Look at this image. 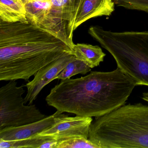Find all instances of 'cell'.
Returning a JSON list of instances; mask_svg holds the SVG:
<instances>
[{"label": "cell", "mask_w": 148, "mask_h": 148, "mask_svg": "<svg viewBox=\"0 0 148 148\" xmlns=\"http://www.w3.org/2000/svg\"><path fill=\"white\" fill-rule=\"evenodd\" d=\"M73 54L63 40L28 22H0V80L29 81L44 66Z\"/></svg>", "instance_id": "1"}, {"label": "cell", "mask_w": 148, "mask_h": 148, "mask_svg": "<svg viewBox=\"0 0 148 148\" xmlns=\"http://www.w3.org/2000/svg\"><path fill=\"white\" fill-rule=\"evenodd\" d=\"M136 86L134 80L117 67L110 72L92 71L80 78L61 80L45 100L63 113L96 118L125 105Z\"/></svg>", "instance_id": "2"}, {"label": "cell", "mask_w": 148, "mask_h": 148, "mask_svg": "<svg viewBox=\"0 0 148 148\" xmlns=\"http://www.w3.org/2000/svg\"><path fill=\"white\" fill-rule=\"evenodd\" d=\"M88 138L99 148H148V106L124 105L96 117Z\"/></svg>", "instance_id": "3"}, {"label": "cell", "mask_w": 148, "mask_h": 148, "mask_svg": "<svg viewBox=\"0 0 148 148\" xmlns=\"http://www.w3.org/2000/svg\"><path fill=\"white\" fill-rule=\"evenodd\" d=\"M88 33L110 53L117 67L136 86H148V31L115 32L93 26Z\"/></svg>", "instance_id": "4"}, {"label": "cell", "mask_w": 148, "mask_h": 148, "mask_svg": "<svg viewBox=\"0 0 148 148\" xmlns=\"http://www.w3.org/2000/svg\"><path fill=\"white\" fill-rule=\"evenodd\" d=\"M25 85L11 80L0 88V130L17 127L39 121L47 116L35 105H25Z\"/></svg>", "instance_id": "5"}, {"label": "cell", "mask_w": 148, "mask_h": 148, "mask_svg": "<svg viewBox=\"0 0 148 148\" xmlns=\"http://www.w3.org/2000/svg\"><path fill=\"white\" fill-rule=\"evenodd\" d=\"M92 118L64 114L54 125L37 136L49 137L59 142L76 138L88 139Z\"/></svg>", "instance_id": "6"}, {"label": "cell", "mask_w": 148, "mask_h": 148, "mask_svg": "<svg viewBox=\"0 0 148 148\" xmlns=\"http://www.w3.org/2000/svg\"><path fill=\"white\" fill-rule=\"evenodd\" d=\"M76 57L70 54L55 60L44 66L34 75L33 79L25 85L27 93L25 97V104L31 105L36 100L43 88L55 79L65 67Z\"/></svg>", "instance_id": "7"}, {"label": "cell", "mask_w": 148, "mask_h": 148, "mask_svg": "<svg viewBox=\"0 0 148 148\" xmlns=\"http://www.w3.org/2000/svg\"><path fill=\"white\" fill-rule=\"evenodd\" d=\"M64 115L63 112L57 110L52 115L37 122L17 127L3 128L0 130V139L15 141L37 136L54 125Z\"/></svg>", "instance_id": "8"}, {"label": "cell", "mask_w": 148, "mask_h": 148, "mask_svg": "<svg viewBox=\"0 0 148 148\" xmlns=\"http://www.w3.org/2000/svg\"><path fill=\"white\" fill-rule=\"evenodd\" d=\"M115 5L113 0H79L73 19V31L90 19L111 15Z\"/></svg>", "instance_id": "9"}, {"label": "cell", "mask_w": 148, "mask_h": 148, "mask_svg": "<svg viewBox=\"0 0 148 148\" xmlns=\"http://www.w3.org/2000/svg\"><path fill=\"white\" fill-rule=\"evenodd\" d=\"M0 19L8 23L29 22L25 3L21 0H0Z\"/></svg>", "instance_id": "10"}, {"label": "cell", "mask_w": 148, "mask_h": 148, "mask_svg": "<svg viewBox=\"0 0 148 148\" xmlns=\"http://www.w3.org/2000/svg\"><path fill=\"white\" fill-rule=\"evenodd\" d=\"M73 54L79 60L83 61L91 68L99 65L103 62L106 54L98 46L89 44H74Z\"/></svg>", "instance_id": "11"}, {"label": "cell", "mask_w": 148, "mask_h": 148, "mask_svg": "<svg viewBox=\"0 0 148 148\" xmlns=\"http://www.w3.org/2000/svg\"><path fill=\"white\" fill-rule=\"evenodd\" d=\"M51 139L49 137L36 136L15 141L0 139V148H40L43 143Z\"/></svg>", "instance_id": "12"}, {"label": "cell", "mask_w": 148, "mask_h": 148, "mask_svg": "<svg viewBox=\"0 0 148 148\" xmlns=\"http://www.w3.org/2000/svg\"><path fill=\"white\" fill-rule=\"evenodd\" d=\"M91 69L83 61L76 58L66 65L56 79L63 80L71 78L77 74L85 75L90 72Z\"/></svg>", "instance_id": "13"}, {"label": "cell", "mask_w": 148, "mask_h": 148, "mask_svg": "<svg viewBox=\"0 0 148 148\" xmlns=\"http://www.w3.org/2000/svg\"><path fill=\"white\" fill-rule=\"evenodd\" d=\"M56 148H99L88 139L76 138L58 142Z\"/></svg>", "instance_id": "14"}, {"label": "cell", "mask_w": 148, "mask_h": 148, "mask_svg": "<svg viewBox=\"0 0 148 148\" xmlns=\"http://www.w3.org/2000/svg\"><path fill=\"white\" fill-rule=\"evenodd\" d=\"M115 5L148 13V0H113Z\"/></svg>", "instance_id": "15"}, {"label": "cell", "mask_w": 148, "mask_h": 148, "mask_svg": "<svg viewBox=\"0 0 148 148\" xmlns=\"http://www.w3.org/2000/svg\"><path fill=\"white\" fill-rule=\"evenodd\" d=\"M58 142L53 139L46 141L40 145V148H56Z\"/></svg>", "instance_id": "16"}, {"label": "cell", "mask_w": 148, "mask_h": 148, "mask_svg": "<svg viewBox=\"0 0 148 148\" xmlns=\"http://www.w3.org/2000/svg\"><path fill=\"white\" fill-rule=\"evenodd\" d=\"M142 99H148V92H144L142 97Z\"/></svg>", "instance_id": "17"}, {"label": "cell", "mask_w": 148, "mask_h": 148, "mask_svg": "<svg viewBox=\"0 0 148 148\" xmlns=\"http://www.w3.org/2000/svg\"><path fill=\"white\" fill-rule=\"evenodd\" d=\"M21 1L23 2V3L25 4V3L28 1V0H21Z\"/></svg>", "instance_id": "18"}, {"label": "cell", "mask_w": 148, "mask_h": 148, "mask_svg": "<svg viewBox=\"0 0 148 148\" xmlns=\"http://www.w3.org/2000/svg\"><path fill=\"white\" fill-rule=\"evenodd\" d=\"M143 99L144 101H146V102L148 103V99Z\"/></svg>", "instance_id": "19"}, {"label": "cell", "mask_w": 148, "mask_h": 148, "mask_svg": "<svg viewBox=\"0 0 148 148\" xmlns=\"http://www.w3.org/2000/svg\"></svg>", "instance_id": "20"}]
</instances>
